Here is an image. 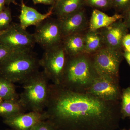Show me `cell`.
Instances as JSON below:
<instances>
[{
	"label": "cell",
	"instance_id": "1",
	"mask_svg": "<svg viewBox=\"0 0 130 130\" xmlns=\"http://www.w3.org/2000/svg\"><path fill=\"white\" fill-rule=\"evenodd\" d=\"M46 112L58 130H116L121 118L120 104L86 93L51 84Z\"/></svg>",
	"mask_w": 130,
	"mask_h": 130
},
{
	"label": "cell",
	"instance_id": "2",
	"mask_svg": "<svg viewBox=\"0 0 130 130\" xmlns=\"http://www.w3.org/2000/svg\"><path fill=\"white\" fill-rule=\"evenodd\" d=\"M99 76L90 55L84 53L68 56L59 85L75 92L86 93Z\"/></svg>",
	"mask_w": 130,
	"mask_h": 130
},
{
	"label": "cell",
	"instance_id": "3",
	"mask_svg": "<svg viewBox=\"0 0 130 130\" xmlns=\"http://www.w3.org/2000/svg\"><path fill=\"white\" fill-rule=\"evenodd\" d=\"M40 67V59L32 50L14 51L0 63V77L23 83Z\"/></svg>",
	"mask_w": 130,
	"mask_h": 130
},
{
	"label": "cell",
	"instance_id": "4",
	"mask_svg": "<svg viewBox=\"0 0 130 130\" xmlns=\"http://www.w3.org/2000/svg\"><path fill=\"white\" fill-rule=\"evenodd\" d=\"M49 81L43 71H38L22 83L24 90L19 100L26 111H44L50 96Z\"/></svg>",
	"mask_w": 130,
	"mask_h": 130
},
{
	"label": "cell",
	"instance_id": "5",
	"mask_svg": "<svg viewBox=\"0 0 130 130\" xmlns=\"http://www.w3.org/2000/svg\"><path fill=\"white\" fill-rule=\"evenodd\" d=\"M68 58L62 43L44 50L40 59V66L43 68L44 73L54 84H59Z\"/></svg>",
	"mask_w": 130,
	"mask_h": 130
},
{
	"label": "cell",
	"instance_id": "6",
	"mask_svg": "<svg viewBox=\"0 0 130 130\" xmlns=\"http://www.w3.org/2000/svg\"><path fill=\"white\" fill-rule=\"evenodd\" d=\"M93 55L91 56L93 64L99 75H107L119 79L120 66L124 58L121 51L105 47Z\"/></svg>",
	"mask_w": 130,
	"mask_h": 130
},
{
	"label": "cell",
	"instance_id": "7",
	"mask_svg": "<svg viewBox=\"0 0 130 130\" xmlns=\"http://www.w3.org/2000/svg\"><path fill=\"white\" fill-rule=\"evenodd\" d=\"M33 35L36 43L44 50L61 44L63 38L59 19L50 17L36 26Z\"/></svg>",
	"mask_w": 130,
	"mask_h": 130
},
{
	"label": "cell",
	"instance_id": "8",
	"mask_svg": "<svg viewBox=\"0 0 130 130\" xmlns=\"http://www.w3.org/2000/svg\"><path fill=\"white\" fill-rule=\"evenodd\" d=\"M0 42L14 51L32 50L36 43L33 34L15 23L0 35Z\"/></svg>",
	"mask_w": 130,
	"mask_h": 130
},
{
	"label": "cell",
	"instance_id": "9",
	"mask_svg": "<svg viewBox=\"0 0 130 130\" xmlns=\"http://www.w3.org/2000/svg\"><path fill=\"white\" fill-rule=\"evenodd\" d=\"M86 93L108 101H119L122 93L119 79L107 75H99Z\"/></svg>",
	"mask_w": 130,
	"mask_h": 130
},
{
	"label": "cell",
	"instance_id": "10",
	"mask_svg": "<svg viewBox=\"0 0 130 130\" xmlns=\"http://www.w3.org/2000/svg\"><path fill=\"white\" fill-rule=\"evenodd\" d=\"M128 29L122 19L116 21L101 32L106 47L114 50L121 51L123 41L128 32Z\"/></svg>",
	"mask_w": 130,
	"mask_h": 130
},
{
	"label": "cell",
	"instance_id": "11",
	"mask_svg": "<svg viewBox=\"0 0 130 130\" xmlns=\"http://www.w3.org/2000/svg\"><path fill=\"white\" fill-rule=\"evenodd\" d=\"M47 118L46 111H30L28 113H22L4 119L3 122L14 130H31L36 124L47 120Z\"/></svg>",
	"mask_w": 130,
	"mask_h": 130
},
{
	"label": "cell",
	"instance_id": "12",
	"mask_svg": "<svg viewBox=\"0 0 130 130\" xmlns=\"http://www.w3.org/2000/svg\"><path fill=\"white\" fill-rule=\"evenodd\" d=\"M63 38L81 32L87 25L85 13L83 9L60 19H58Z\"/></svg>",
	"mask_w": 130,
	"mask_h": 130
},
{
	"label": "cell",
	"instance_id": "13",
	"mask_svg": "<svg viewBox=\"0 0 130 130\" xmlns=\"http://www.w3.org/2000/svg\"><path fill=\"white\" fill-rule=\"evenodd\" d=\"M53 6L46 13L42 14L35 8L26 6L22 1L20 14L18 16L20 25L25 30L31 26H37L51 16L53 13Z\"/></svg>",
	"mask_w": 130,
	"mask_h": 130
},
{
	"label": "cell",
	"instance_id": "14",
	"mask_svg": "<svg viewBox=\"0 0 130 130\" xmlns=\"http://www.w3.org/2000/svg\"><path fill=\"white\" fill-rule=\"evenodd\" d=\"M123 19L122 14L116 13L113 16H109L99 9H94L89 23V30L97 31L100 29H103Z\"/></svg>",
	"mask_w": 130,
	"mask_h": 130
},
{
	"label": "cell",
	"instance_id": "15",
	"mask_svg": "<svg viewBox=\"0 0 130 130\" xmlns=\"http://www.w3.org/2000/svg\"><path fill=\"white\" fill-rule=\"evenodd\" d=\"M62 44L66 53L69 57L84 54L85 50L84 36L74 33L63 38Z\"/></svg>",
	"mask_w": 130,
	"mask_h": 130
},
{
	"label": "cell",
	"instance_id": "16",
	"mask_svg": "<svg viewBox=\"0 0 130 130\" xmlns=\"http://www.w3.org/2000/svg\"><path fill=\"white\" fill-rule=\"evenodd\" d=\"M84 0H58L53 9L58 19L64 18L81 9Z\"/></svg>",
	"mask_w": 130,
	"mask_h": 130
},
{
	"label": "cell",
	"instance_id": "17",
	"mask_svg": "<svg viewBox=\"0 0 130 130\" xmlns=\"http://www.w3.org/2000/svg\"><path fill=\"white\" fill-rule=\"evenodd\" d=\"M84 36V54L90 55L95 53L102 48L104 44L102 35L97 31L89 30Z\"/></svg>",
	"mask_w": 130,
	"mask_h": 130
},
{
	"label": "cell",
	"instance_id": "18",
	"mask_svg": "<svg viewBox=\"0 0 130 130\" xmlns=\"http://www.w3.org/2000/svg\"><path fill=\"white\" fill-rule=\"evenodd\" d=\"M19 100H4L0 102V116L7 118L26 111Z\"/></svg>",
	"mask_w": 130,
	"mask_h": 130
},
{
	"label": "cell",
	"instance_id": "19",
	"mask_svg": "<svg viewBox=\"0 0 130 130\" xmlns=\"http://www.w3.org/2000/svg\"><path fill=\"white\" fill-rule=\"evenodd\" d=\"M0 98L3 101L16 100L19 99V94L16 91L14 83L1 77H0Z\"/></svg>",
	"mask_w": 130,
	"mask_h": 130
},
{
	"label": "cell",
	"instance_id": "20",
	"mask_svg": "<svg viewBox=\"0 0 130 130\" xmlns=\"http://www.w3.org/2000/svg\"><path fill=\"white\" fill-rule=\"evenodd\" d=\"M120 113L121 118L130 119V86L123 89L121 93Z\"/></svg>",
	"mask_w": 130,
	"mask_h": 130
},
{
	"label": "cell",
	"instance_id": "21",
	"mask_svg": "<svg viewBox=\"0 0 130 130\" xmlns=\"http://www.w3.org/2000/svg\"><path fill=\"white\" fill-rule=\"evenodd\" d=\"M11 10L8 7H6L0 12V31L7 29L11 26L12 21Z\"/></svg>",
	"mask_w": 130,
	"mask_h": 130
},
{
	"label": "cell",
	"instance_id": "22",
	"mask_svg": "<svg viewBox=\"0 0 130 130\" xmlns=\"http://www.w3.org/2000/svg\"><path fill=\"white\" fill-rule=\"evenodd\" d=\"M84 3L95 9H106L112 8V0H84Z\"/></svg>",
	"mask_w": 130,
	"mask_h": 130
},
{
	"label": "cell",
	"instance_id": "23",
	"mask_svg": "<svg viewBox=\"0 0 130 130\" xmlns=\"http://www.w3.org/2000/svg\"><path fill=\"white\" fill-rule=\"evenodd\" d=\"M112 8L123 14L130 7V0H112Z\"/></svg>",
	"mask_w": 130,
	"mask_h": 130
},
{
	"label": "cell",
	"instance_id": "24",
	"mask_svg": "<svg viewBox=\"0 0 130 130\" xmlns=\"http://www.w3.org/2000/svg\"><path fill=\"white\" fill-rule=\"evenodd\" d=\"M31 130H58L53 124L48 120L39 122L32 128Z\"/></svg>",
	"mask_w": 130,
	"mask_h": 130
},
{
	"label": "cell",
	"instance_id": "25",
	"mask_svg": "<svg viewBox=\"0 0 130 130\" xmlns=\"http://www.w3.org/2000/svg\"><path fill=\"white\" fill-rule=\"evenodd\" d=\"M14 51L0 42V63L9 57Z\"/></svg>",
	"mask_w": 130,
	"mask_h": 130
},
{
	"label": "cell",
	"instance_id": "26",
	"mask_svg": "<svg viewBox=\"0 0 130 130\" xmlns=\"http://www.w3.org/2000/svg\"><path fill=\"white\" fill-rule=\"evenodd\" d=\"M123 22L127 26L128 29L130 30V7L123 14Z\"/></svg>",
	"mask_w": 130,
	"mask_h": 130
},
{
	"label": "cell",
	"instance_id": "27",
	"mask_svg": "<svg viewBox=\"0 0 130 130\" xmlns=\"http://www.w3.org/2000/svg\"><path fill=\"white\" fill-rule=\"evenodd\" d=\"M123 47L125 50L130 52V33H128L124 37L123 41Z\"/></svg>",
	"mask_w": 130,
	"mask_h": 130
},
{
	"label": "cell",
	"instance_id": "28",
	"mask_svg": "<svg viewBox=\"0 0 130 130\" xmlns=\"http://www.w3.org/2000/svg\"><path fill=\"white\" fill-rule=\"evenodd\" d=\"M34 4H42L53 6L55 3L54 0H32Z\"/></svg>",
	"mask_w": 130,
	"mask_h": 130
},
{
	"label": "cell",
	"instance_id": "29",
	"mask_svg": "<svg viewBox=\"0 0 130 130\" xmlns=\"http://www.w3.org/2000/svg\"><path fill=\"white\" fill-rule=\"evenodd\" d=\"M123 56L124 58H125L127 63L130 66V52L124 50L123 53Z\"/></svg>",
	"mask_w": 130,
	"mask_h": 130
},
{
	"label": "cell",
	"instance_id": "30",
	"mask_svg": "<svg viewBox=\"0 0 130 130\" xmlns=\"http://www.w3.org/2000/svg\"><path fill=\"white\" fill-rule=\"evenodd\" d=\"M6 0H0V12L5 9L6 7Z\"/></svg>",
	"mask_w": 130,
	"mask_h": 130
},
{
	"label": "cell",
	"instance_id": "31",
	"mask_svg": "<svg viewBox=\"0 0 130 130\" xmlns=\"http://www.w3.org/2000/svg\"><path fill=\"white\" fill-rule=\"evenodd\" d=\"M16 0H6V4L9 5L10 3H14Z\"/></svg>",
	"mask_w": 130,
	"mask_h": 130
},
{
	"label": "cell",
	"instance_id": "32",
	"mask_svg": "<svg viewBox=\"0 0 130 130\" xmlns=\"http://www.w3.org/2000/svg\"><path fill=\"white\" fill-rule=\"evenodd\" d=\"M3 31H0V35H1Z\"/></svg>",
	"mask_w": 130,
	"mask_h": 130
},
{
	"label": "cell",
	"instance_id": "33",
	"mask_svg": "<svg viewBox=\"0 0 130 130\" xmlns=\"http://www.w3.org/2000/svg\"><path fill=\"white\" fill-rule=\"evenodd\" d=\"M3 101V100L2 99H1V98H0V102H1L2 101Z\"/></svg>",
	"mask_w": 130,
	"mask_h": 130
},
{
	"label": "cell",
	"instance_id": "34",
	"mask_svg": "<svg viewBox=\"0 0 130 130\" xmlns=\"http://www.w3.org/2000/svg\"><path fill=\"white\" fill-rule=\"evenodd\" d=\"M54 1H55V2H56V1H58V0H54Z\"/></svg>",
	"mask_w": 130,
	"mask_h": 130
},
{
	"label": "cell",
	"instance_id": "35",
	"mask_svg": "<svg viewBox=\"0 0 130 130\" xmlns=\"http://www.w3.org/2000/svg\"><path fill=\"white\" fill-rule=\"evenodd\" d=\"M126 130L125 129H123V130ZM129 130H130V129Z\"/></svg>",
	"mask_w": 130,
	"mask_h": 130
}]
</instances>
